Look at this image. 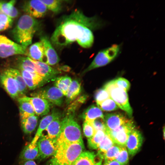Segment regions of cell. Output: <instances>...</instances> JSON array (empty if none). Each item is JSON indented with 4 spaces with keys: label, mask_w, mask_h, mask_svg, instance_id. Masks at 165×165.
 Returning <instances> with one entry per match:
<instances>
[{
    "label": "cell",
    "mask_w": 165,
    "mask_h": 165,
    "mask_svg": "<svg viewBox=\"0 0 165 165\" xmlns=\"http://www.w3.org/2000/svg\"><path fill=\"white\" fill-rule=\"evenodd\" d=\"M104 25V23L97 17H88L81 10L76 9L60 19L51 41L58 47L76 41L81 47L89 48L94 42L92 30L100 29Z\"/></svg>",
    "instance_id": "obj_1"
},
{
    "label": "cell",
    "mask_w": 165,
    "mask_h": 165,
    "mask_svg": "<svg viewBox=\"0 0 165 165\" xmlns=\"http://www.w3.org/2000/svg\"><path fill=\"white\" fill-rule=\"evenodd\" d=\"M84 149L83 141L57 144L56 152L49 165H72Z\"/></svg>",
    "instance_id": "obj_2"
},
{
    "label": "cell",
    "mask_w": 165,
    "mask_h": 165,
    "mask_svg": "<svg viewBox=\"0 0 165 165\" xmlns=\"http://www.w3.org/2000/svg\"><path fill=\"white\" fill-rule=\"evenodd\" d=\"M38 25L35 18L26 14L22 16L12 31L13 38L18 44L27 47L31 43Z\"/></svg>",
    "instance_id": "obj_3"
},
{
    "label": "cell",
    "mask_w": 165,
    "mask_h": 165,
    "mask_svg": "<svg viewBox=\"0 0 165 165\" xmlns=\"http://www.w3.org/2000/svg\"><path fill=\"white\" fill-rule=\"evenodd\" d=\"M74 113H67L61 121V132L56 144L82 141L80 126L74 119Z\"/></svg>",
    "instance_id": "obj_4"
},
{
    "label": "cell",
    "mask_w": 165,
    "mask_h": 165,
    "mask_svg": "<svg viewBox=\"0 0 165 165\" xmlns=\"http://www.w3.org/2000/svg\"><path fill=\"white\" fill-rule=\"evenodd\" d=\"M103 88L108 92L110 98L118 106L124 111L130 117H131L133 110L129 101L127 92L116 86L113 80L106 83Z\"/></svg>",
    "instance_id": "obj_5"
},
{
    "label": "cell",
    "mask_w": 165,
    "mask_h": 165,
    "mask_svg": "<svg viewBox=\"0 0 165 165\" xmlns=\"http://www.w3.org/2000/svg\"><path fill=\"white\" fill-rule=\"evenodd\" d=\"M121 47L120 45L114 44L100 51L83 73H85L93 69L105 66L111 63L120 53Z\"/></svg>",
    "instance_id": "obj_6"
},
{
    "label": "cell",
    "mask_w": 165,
    "mask_h": 165,
    "mask_svg": "<svg viewBox=\"0 0 165 165\" xmlns=\"http://www.w3.org/2000/svg\"><path fill=\"white\" fill-rule=\"evenodd\" d=\"M27 47L0 35V57L6 58L15 55H27Z\"/></svg>",
    "instance_id": "obj_7"
},
{
    "label": "cell",
    "mask_w": 165,
    "mask_h": 165,
    "mask_svg": "<svg viewBox=\"0 0 165 165\" xmlns=\"http://www.w3.org/2000/svg\"><path fill=\"white\" fill-rule=\"evenodd\" d=\"M135 127L134 122L129 119L125 124L114 130H106L115 144L122 146H125L129 135Z\"/></svg>",
    "instance_id": "obj_8"
},
{
    "label": "cell",
    "mask_w": 165,
    "mask_h": 165,
    "mask_svg": "<svg viewBox=\"0 0 165 165\" xmlns=\"http://www.w3.org/2000/svg\"><path fill=\"white\" fill-rule=\"evenodd\" d=\"M33 96H38L45 99L51 104L58 106L61 105L64 95L55 86L49 87L33 94Z\"/></svg>",
    "instance_id": "obj_9"
},
{
    "label": "cell",
    "mask_w": 165,
    "mask_h": 165,
    "mask_svg": "<svg viewBox=\"0 0 165 165\" xmlns=\"http://www.w3.org/2000/svg\"><path fill=\"white\" fill-rule=\"evenodd\" d=\"M39 158H46L55 154L57 148L56 143L50 139L47 135H42L37 142Z\"/></svg>",
    "instance_id": "obj_10"
},
{
    "label": "cell",
    "mask_w": 165,
    "mask_h": 165,
    "mask_svg": "<svg viewBox=\"0 0 165 165\" xmlns=\"http://www.w3.org/2000/svg\"><path fill=\"white\" fill-rule=\"evenodd\" d=\"M0 82L4 88L12 98H17L19 95L18 87L15 79L8 69L0 74Z\"/></svg>",
    "instance_id": "obj_11"
},
{
    "label": "cell",
    "mask_w": 165,
    "mask_h": 165,
    "mask_svg": "<svg viewBox=\"0 0 165 165\" xmlns=\"http://www.w3.org/2000/svg\"><path fill=\"white\" fill-rule=\"evenodd\" d=\"M23 8L26 14L35 18L44 16L47 9L41 0L27 1L24 4Z\"/></svg>",
    "instance_id": "obj_12"
},
{
    "label": "cell",
    "mask_w": 165,
    "mask_h": 165,
    "mask_svg": "<svg viewBox=\"0 0 165 165\" xmlns=\"http://www.w3.org/2000/svg\"><path fill=\"white\" fill-rule=\"evenodd\" d=\"M143 141V138L141 133L134 128L130 134L125 145L130 156H133L138 152L142 145Z\"/></svg>",
    "instance_id": "obj_13"
},
{
    "label": "cell",
    "mask_w": 165,
    "mask_h": 165,
    "mask_svg": "<svg viewBox=\"0 0 165 165\" xmlns=\"http://www.w3.org/2000/svg\"><path fill=\"white\" fill-rule=\"evenodd\" d=\"M24 97L31 104L36 115L43 116L49 112L52 104L45 99L38 96Z\"/></svg>",
    "instance_id": "obj_14"
},
{
    "label": "cell",
    "mask_w": 165,
    "mask_h": 165,
    "mask_svg": "<svg viewBox=\"0 0 165 165\" xmlns=\"http://www.w3.org/2000/svg\"><path fill=\"white\" fill-rule=\"evenodd\" d=\"M31 60L35 64L36 73L43 78L44 82L54 78L57 74L61 73L44 62Z\"/></svg>",
    "instance_id": "obj_15"
},
{
    "label": "cell",
    "mask_w": 165,
    "mask_h": 165,
    "mask_svg": "<svg viewBox=\"0 0 165 165\" xmlns=\"http://www.w3.org/2000/svg\"><path fill=\"white\" fill-rule=\"evenodd\" d=\"M103 159L97 153L83 151L72 165H101Z\"/></svg>",
    "instance_id": "obj_16"
},
{
    "label": "cell",
    "mask_w": 165,
    "mask_h": 165,
    "mask_svg": "<svg viewBox=\"0 0 165 165\" xmlns=\"http://www.w3.org/2000/svg\"><path fill=\"white\" fill-rule=\"evenodd\" d=\"M61 116V114L59 111L53 110L50 114L44 117L41 120L35 134L30 144L31 145L36 144L42 135V132L46 130L50 123L53 120L60 118Z\"/></svg>",
    "instance_id": "obj_17"
},
{
    "label": "cell",
    "mask_w": 165,
    "mask_h": 165,
    "mask_svg": "<svg viewBox=\"0 0 165 165\" xmlns=\"http://www.w3.org/2000/svg\"><path fill=\"white\" fill-rule=\"evenodd\" d=\"M40 41L42 42L44 47L46 59L45 63L49 65H53L58 63L60 59L48 37L42 36L40 38Z\"/></svg>",
    "instance_id": "obj_18"
},
{
    "label": "cell",
    "mask_w": 165,
    "mask_h": 165,
    "mask_svg": "<svg viewBox=\"0 0 165 165\" xmlns=\"http://www.w3.org/2000/svg\"><path fill=\"white\" fill-rule=\"evenodd\" d=\"M104 119L106 127V130L116 129L129 120L123 115L118 113H108L104 116Z\"/></svg>",
    "instance_id": "obj_19"
},
{
    "label": "cell",
    "mask_w": 165,
    "mask_h": 165,
    "mask_svg": "<svg viewBox=\"0 0 165 165\" xmlns=\"http://www.w3.org/2000/svg\"><path fill=\"white\" fill-rule=\"evenodd\" d=\"M21 74L28 88L34 90L44 83L43 78L36 73H31L23 70Z\"/></svg>",
    "instance_id": "obj_20"
},
{
    "label": "cell",
    "mask_w": 165,
    "mask_h": 165,
    "mask_svg": "<svg viewBox=\"0 0 165 165\" xmlns=\"http://www.w3.org/2000/svg\"><path fill=\"white\" fill-rule=\"evenodd\" d=\"M27 54L28 57L32 60L43 62L45 56L42 42L40 41L31 45L29 48Z\"/></svg>",
    "instance_id": "obj_21"
},
{
    "label": "cell",
    "mask_w": 165,
    "mask_h": 165,
    "mask_svg": "<svg viewBox=\"0 0 165 165\" xmlns=\"http://www.w3.org/2000/svg\"><path fill=\"white\" fill-rule=\"evenodd\" d=\"M20 119L35 115L34 109L30 102L24 96L18 98Z\"/></svg>",
    "instance_id": "obj_22"
},
{
    "label": "cell",
    "mask_w": 165,
    "mask_h": 165,
    "mask_svg": "<svg viewBox=\"0 0 165 165\" xmlns=\"http://www.w3.org/2000/svg\"><path fill=\"white\" fill-rule=\"evenodd\" d=\"M20 158L24 161L39 159V153L37 143L34 145L30 144L27 145L21 152Z\"/></svg>",
    "instance_id": "obj_23"
},
{
    "label": "cell",
    "mask_w": 165,
    "mask_h": 165,
    "mask_svg": "<svg viewBox=\"0 0 165 165\" xmlns=\"http://www.w3.org/2000/svg\"><path fill=\"white\" fill-rule=\"evenodd\" d=\"M61 125L60 118H57L52 121L46 130L47 132V136L56 143L60 133Z\"/></svg>",
    "instance_id": "obj_24"
},
{
    "label": "cell",
    "mask_w": 165,
    "mask_h": 165,
    "mask_svg": "<svg viewBox=\"0 0 165 165\" xmlns=\"http://www.w3.org/2000/svg\"><path fill=\"white\" fill-rule=\"evenodd\" d=\"M81 91V83L77 80L72 81L68 88L66 95V101L67 104L75 99Z\"/></svg>",
    "instance_id": "obj_25"
},
{
    "label": "cell",
    "mask_w": 165,
    "mask_h": 165,
    "mask_svg": "<svg viewBox=\"0 0 165 165\" xmlns=\"http://www.w3.org/2000/svg\"><path fill=\"white\" fill-rule=\"evenodd\" d=\"M82 116L85 121L90 122L97 118H104V116L100 108L94 105H92L84 111Z\"/></svg>",
    "instance_id": "obj_26"
},
{
    "label": "cell",
    "mask_w": 165,
    "mask_h": 165,
    "mask_svg": "<svg viewBox=\"0 0 165 165\" xmlns=\"http://www.w3.org/2000/svg\"><path fill=\"white\" fill-rule=\"evenodd\" d=\"M38 120V116L35 115L20 119L21 127L24 132L26 134L32 132L37 127Z\"/></svg>",
    "instance_id": "obj_27"
},
{
    "label": "cell",
    "mask_w": 165,
    "mask_h": 165,
    "mask_svg": "<svg viewBox=\"0 0 165 165\" xmlns=\"http://www.w3.org/2000/svg\"><path fill=\"white\" fill-rule=\"evenodd\" d=\"M15 0L9 2H0V11L12 19L16 17L18 11L14 6Z\"/></svg>",
    "instance_id": "obj_28"
},
{
    "label": "cell",
    "mask_w": 165,
    "mask_h": 165,
    "mask_svg": "<svg viewBox=\"0 0 165 165\" xmlns=\"http://www.w3.org/2000/svg\"><path fill=\"white\" fill-rule=\"evenodd\" d=\"M8 69L17 82L19 95H23L26 93L28 87L20 72L14 68H9Z\"/></svg>",
    "instance_id": "obj_29"
},
{
    "label": "cell",
    "mask_w": 165,
    "mask_h": 165,
    "mask_svg": "<svg viewBox=\"0 0 165 165\" xmlns=\"http://www.w3.org/2000/svg\"><path fill=\"white\" fill-rule=\"evenodd\" d=\"M19 59L18 66L20 70L36 73L35 64L30 58L28 57H21Z\"/></svg>",
    "instance_id": "obj_30"
},
{
    "label": "cell",
    "mask_w": 165,
    "mask_h": 165,
    "mask_svg": "<svg viewBox=\"0 0 165 165\" xmlns=\"http://www.w3.org/2000/svg\"><path fill=\"white\" fill-rule=\"evenodd\" d=\"M105 134V131L101 130L96 131L92 137L88 139L89 147L92 149H97Z\"/></svg>",
    "instance_id": "obj_31"
},
{
    "label": "cell",
    "mask_w": 165,
    "mask_h": 165,
    "mask_svg": "<svg viewBox=\"0 0 165 165\" xmlns=\"http://www.w3.org/2000/svg\"><path fill=\"white\" fill-rule=\"evenodd\" d=\"M115 144L109 134L105 132V136L97 149V154L103 159L107 151Z\"/></svg>",
    "instance_id": "obj_32"
},
{
    "label": "cell",
    "mask_w": 165,
    "mask_h": 165,
    "mask_svg": "<svg viewBox=\"0 0 165 165\" xmlns=\"http://www.w3.org/2000/svg\"><path fill=\"white\" fill-rule=\"evenodd\" d=\"M72 81L71 78L67 76L59 77L55 79V86L60 90L66 96L69 86Z\"/></svg>",
    "instance_id": "obj_33"
},
{
    "label": "cell",
    "mask_w": 165,
    "mask_h": 165,
    "mask_svg": "<svg viewBox=\"0 0 165 165\" xmlns=\"http://www.w3.org/2000/svg\"><path fill=\"white\" fill-rule=\"evenodd\" d=\"M48 9L55 13L60 12L62 9V1L57 0H41Z\"/></svg>",
    "instance_id": "obj_34"
},
{
    "label": "cell",
    "mask_w": 165,
    "mask_h": 165,
    "mask_svg": "<svg viewBox=\"0 0 165 165\" xmlns=\"http://www.w3.org/2000/svg\"><path fill=\"white\" fill-rule=\"evenodd\" d=\"M98 107L101 110L105 111H112L118 109V107L110 97L97 104Z\"/></svg>",
    "instance_id": "obj_35"
},
{
    "label": "cell",
    "mask_w": 165,
    "mask_h": 165,
    "mask_svg": "<svg viewBox=\"0 0 165 165\" xmlns=\"http://www.w3.org/2000/svg\"><path fill=\"white\" fill-rule=\"evenodd\" d=\"M121 148V146L115 144L106 152L103 159L105 161L115 160Z\"/></svg>",
    "instance_id": "obj_36"
},
{
    "label": "cell",
    "mask_w": 165,
    "mask_h": 165,
    "mask_svg": "<svg viewBox=\"0 0 165 165\" xmlns=\"http://www.w3.org/2000/svg\"><path fill=\"white\" fill-rule=\"evenodd\" d=\"M87 98L86 95L79 96L69 106L67 110V113H74L75 111L82 104L84 103Z\"/></svg>",
    "instance_id": "obj_37"
},
{
    "label": "cell",
    "mask_w": 165,
    "mask_h": 165,
    "mask_svg": "<svg viewBox=\"0 0 165 165\" xmlns=\"http://www.w3.org/2000/svg\"><path fill=\"white\" fill-rule=\"evenodd\" d=\"M12 19L0 11V31L7 29L12 25Z\"/></svg>",
    "instance_id": "obj_38"
},
{
    "label": "cell",
    "mask_w": 165,
    "mask_h": 165,
    "mask_svg": "<svg viewBox=\"0 0 165 165\" xmlns=\"http://www.w3.org/2000/svg\"><path fill=\"white\" fill-rule=\"evenodd\" d=\"M129 159V154L126 147L121 146L119 152L115 160L123 165H127Z\"/></svg>",
    "instance_id": "obj_39"
},
{
    "label": "cell",
    "mask_w": 165,
    "mask_h": 165,
    "mask_svg": "<svg viewBox=\"0 0 165 165\" xmlns=\"http://www.w3.org/2000/svg\"><path fill=\"white\" fill-rule=\"evenodd\" d=\"M110 97L108 93L103 88L97 90L94 94V98L97 104L99 103Z\"/></svg>",
    "instance_id": "obj_40"
},
{
    "label": "cell",
    "mask_w": 165,
    "mask_h": 165,
    "mask_svg": "<svg viewBox=\"0 0 165 165\" xmlns=\"http://www.w3.org/2000/svg\"><path fill=\"white\" fill-rule=\"evenodd\" d=\"M89 123L92 126L96 131L101 130L105 131L106 127L104 118H98Z\"/></svg>",
    "instance_id": "obj_41"
},
{
    "label": "cell",
    "mask_w": 165,
    "mask_h": 165,
    "mask_svg": "<svg viewBox=\"0 0 165 165\" xmlns=\"http://www.w3.org/2000/svg\"><path fill=\"white\" fill-rule=\"evenodd\" d=\"M113 80L116 86L127 92L130 88V82L124 78L119 77Z\"/></svg>",
    "instance_id": "obj_42"
},
{
    "label": "cell",
    "mask_w": 165,
    "mask_h": 165,
    "mask_svg": "<svg viewBox=\"0 0 165 165\" xmlns=\"http://www.w3.org/2000/svg\"><path fill=\"white\" fill-rule=\"evenodd\" d=\"M83 130L85 136L88 139L92 137L96 131L92 126L85 120L83 124Z\"/></svg>",
    "instance_id": "obj_43"
},
{
    "label": "cell",
    "mask_w": 165,
    "mask_h": 165,
    "mask_svg": "<svg viewBox=\"0 0 165 165\" xmlns=\"http://www.w3.org/2000/svg\"><path fill=\"white\" fill-rule=\"evenodd\" d=\"M103 165H123L116 160H112L104 161Z\"/></svg>",
    "instance_id": "obj_44"
},
{
    "label": "cell",
    "mask_w": 165,
    "mask_h": 165,
    "mask_svg": "<svg viewBox=\"0 0 165 165\" xmlns=\"http://www.w3.org/2000/svg\"><path fill=\"white\" fill-rule=\"evenodd\" d=\"M22 165H37L36 163L32 160H29L24 161Z\"/></svg>",
    "instance_id": "obj_45"
},
{
    "label": "cell",
    "mask_w": 165,
    "mask_h": 165,
    "mask_svg": "<svg viewBox=\"0 0 165 165\" xmlns=\"http://www.w3.org/2000/svg\"><path fill=\"white\" fill-rule=\"evenodd\" d=\"M71 68L70 67L68 66H63L60 67L59 69L58 70L60 71H64V72H68L70 71Z\"/></svg>",
    "instance_id": "obj_46"
},
{
    "label": "cell",
    "mask_w": 165,
    "mask_h": 165,
    "mask_svg": "<svg viewBox=\"0 0 165 165\" xmlns=\"http://www.w3.org/2000/svg\"><path fill=\"white\" fill-rule=\"evenodd\" d=\"M163 137H164H164H165V129H164V127L163 128Z\"/></svg>",
    "instance_id": "obj_47"
}]
</instances>
